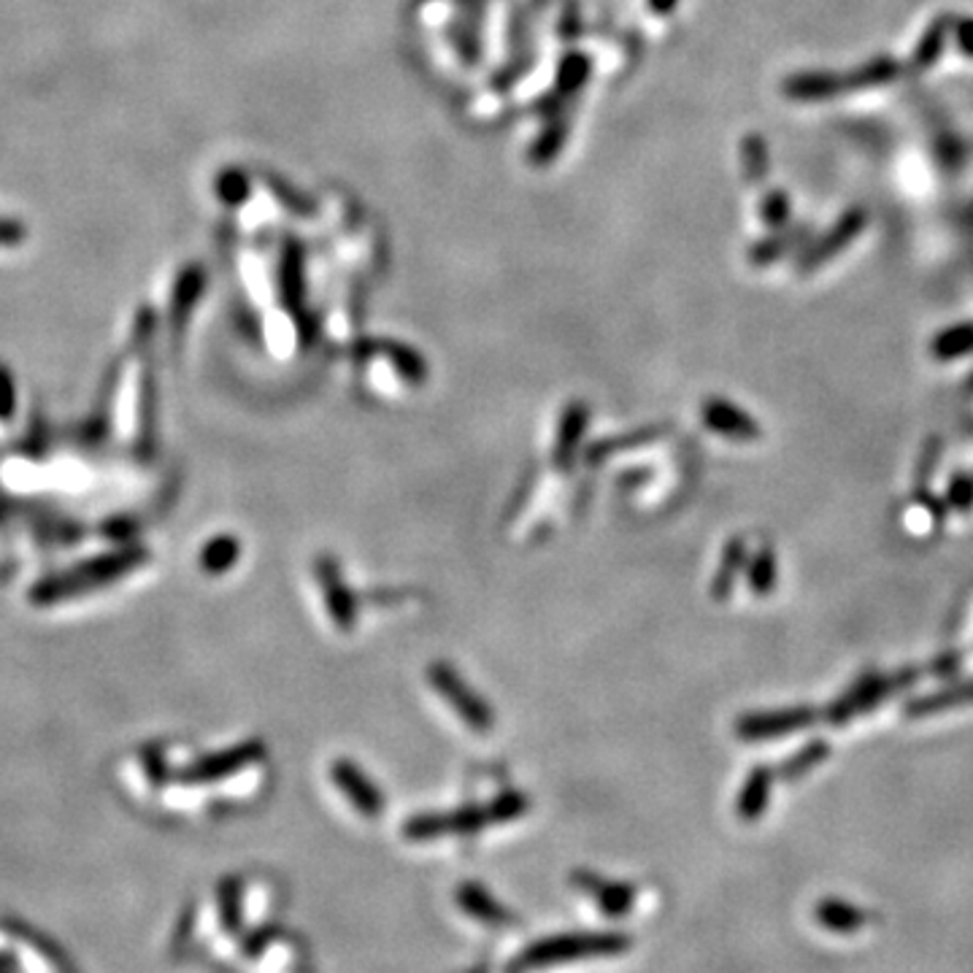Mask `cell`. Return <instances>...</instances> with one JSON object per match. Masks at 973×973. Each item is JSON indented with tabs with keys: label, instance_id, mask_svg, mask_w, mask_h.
Here are the masks:
<instances>
[{
	"label": "cell",
	"instance_id": "6da1fadb",
	"mask_svg": "<svg viewBox=\"0 0 973 973\" xmlns=\"http://www.w3.org/2000/svg\"><path fill=\"white\" fill-rule=\"evenodd\" d=\"M631 944L625 933H563L527 947V952L520 958V969H544V965L574 963L587 958H616L627 952Z\"/></svg>",
	"mask_w": 973,
	"mask_h": 973
},
{
	"label": "cell",
	"instance_id": "7a4b0ae2",
	"mask_svg": "<svg viewBox=\"0 0 973 973\" xmlns=\"http://www.w3.org/2000/svg\"><path fill=\"white\" fill-rule=\"evenodd\" d=\"M916 679H920V669H900L898 674L893 676L863 674L847 689V693L838 695L836 700L827 703V709L822 711V720L833 727L849 725L855 716L869 714V711H874L884 698L903 693V689L911 687Z\"/></svg>",
	"mask_w": 973,
	"mask_h": 973
},
{
	"label": "cell",
	"instance_id": "3957f363",
	"mask_svg": "<svg viewBox=\"0 0 973 973\" xmlns=\"http://www.w3.org/2000/svg\"><path fill=\"white\" fill-rule=\"evenodd\" d=\"M425 676L427 682H431V687H436V693L458 711V716L471 727V731L479 733L492 731L495 725L492 709H489L487 700L458 674V669H452L449 663H431L427 665Z\"/></svg>",
	"mask_w": 973,
	"mask_h": 973
},
{
	"label": "cell",
	"instance_id": "277c9868",
	"mask_svg": "<svg viewBox=\"0 0 973 973\" xmlns=\"http://www.w3.org/2000/svg\"><path fill=\"white\" fill-rule=\"evenodd\" d=\"M820 720V711L814 706H789L778 711H758V714L738 716L733 731L741 741H774V738H787L789 733H798L811 727Z\"/></svg>",
	"mask_w": 973,
	"mask_h": 973
},
{
	"label": "cell",
	"instance_id": "5b68a950",
	"mask_svg": "<svg viewBox=\"0 0 973 973\" xmlns=\"http://www.w3.org/2000/svg\"><path fill=\"white\" fill-rule=\"evenodd\" d=\"M314 574L322 592H325L327 611H330L333 622H336L338 631L349 633L354 627V622H358V600H354L352 589L344 584L338 563L330 558V554H320V558L314 560Z\"/></svg>",
	"mask_w": 973,
	"mask_h": 973
},
{
	"label": "cell",
	"instance_id": "8992f818",
	"mask_svg": "<svg viewBox=\"0 0 973 973\" xmlns=\"http://www.w3.org/2000/svg\"><path fill=\"white\" fill-rule=\"evenodd\" d=\"M330 776L333 782H336V787L347 795L349 803H352L360 814L365 816L382 814V809H385V795H382V789L376 787V784L371 782L352 760L347 758L336 760L330 769Z\"/></svg>",
	"mask_w": 973,
	"mask_h": 973
},
{
	"label": "cell",
	"instance_id": "52a82bcc",
	"mask_svg": "<svg viewBox=\"0 0 973 973\" xmlns=\"http://www.w3.org/2000/svg\"><path fill=\"white\" fill-rule=\"evenodd\" d=\"M700 414H703V422L709 431L720 433V436L731 438V441H758L760 433H763L747 411L738 409L736 403H731L725 398H709Z\"/></svg>",
	"mask_w": 973,
	"mask_h": 973
},
{
	"label": "cell",
	"instance_id": "ba28073f",
	"mask_svg": "<svg viewBox=\"0 0 973 973\" xmlns=\"http://www.w3.org/2000/svg\"><path fill=\"white\" fill-rule=\"evenodd\" d=\"M265 744L263 741H247L241 747H233L227 752L220 754H211V758L200 760L198 765H192L187 771V782H214V778H222L233 771L244 769L249 763H258V760L265 758Z\"/></svg>",
	"mask_w": 973,
	"mask_h": 973
},
{
	"label": "cell",
	"instance_id": "9c48e42d",
	"mask_svg": "<svg viewBox=\"0 0 973 973\" xmlns=\"http://www.w3.org/2000/svg\"><path fill=\"white\" fill-rule=\"evenodd\" d=\"M571 882L576 887L584 889L587 895H592L595 903L600 906L606 916H622L631 911L633 900H636V889L633 884H622V882H606L603 876L592 874V871H574Z\"/></svg>",
	"mask_w": 973,
	"mask_h": 973
},
{
	"label": "cell",
	"instance_id": "30bf717a",
	"mask_svg": "<svg viewBox=\"0 0 973 973\" xmlns=\"http://www.w3.org/2000/svg\"><path fill=\"white\" fill-rule=\"evenodd\" d=\"M814 920L816 925H822L825 931L836 933V936H855L863 927H869L876 920L871 911L860 909V906L849 903L841 898H822L814 906Z\"/></svg>",
	"mask_w": 973,
	"mask_h": 973
},
{
	"label": "cell",
	"instance_id": "8fae6325",
	"mask_svg": "<svg viewBox=\"0 0 973 973\" xmlns=\"http://www.w3.org/2000/svg\"><path fill=\"white\" fill-rule=\"evenodd\" d=\"M454 898H458L460 909H463L465 914L485 922V925H509V922H514V914H511V911L489 893L485 884L463 882L458 887V895H454Z\"/></svg>",
	"mask_w": 973,
	"mask_h": 973
},
{
	"label": "cell",
	"instance_id": "7c38bea8",
	"mask_svg": "<svg viewBox=\"0 0 973 973\" xmlns=\"http://www.w3.org/2000/svg\"><path fill=\"white\" fill-rule=\"evenodd\" d=\"M973 703V679L952 684V687H944L938 693L920 695V698H911L903 706V714L909 720H922V716H936L947 709H958V706Z\"/></svg>",
	"mask_w": 973,
	"mask_h": 973
},
{
	"label": "cell",
	"instance_id": "4fadbf2b",
	"mask_svg": "<svg viewBox=\"0 0 973 973\" xmlns=\"http://www.w3.org/2000/svg\"><path fill=\"white\" fill-rule=\"evenodd\" d=\"M774 778L776 774L765 765H758V769L749 771L747 782H744L741 793H738V803H736V814L741 816L744 822H754L765 814L769 809V800H771V787H774Z\"/></svg>",
	"mask_w": 973,
	"mask_h": 973
},
{
	"label": "cell",
	"instance_id": "5bb4252c",
	"mask_svg": "<svg viewBox=\"0 0 973 973\" xmlns=\"http://www.w3.org/2000/svg\"><path fill=\"white\" fill-rule=\"evenodd\" d=\"M589 422V409L587 403H571L563 411L558 425V441H554V463L569 469L571 460H574L576 447H579L584 431H587Z\"/></svg>",
	"mask_w": 973,
	"mask_h": 973
},
{
	"label": "cell",
	"instance_id": "9a60e30c",
	"mask_svg": "<svg viewBox=\"0 0 973 973\" xmlns=\"http://www.w3.org/2000/svg\"><path fill=\"white\" fill-rule=\"evenodd\" d=\"M747 541L741 536L731 538L722 552L720 569H716L714 579H711V598L714 600H727L736 587V579L741 571H747Z\"/></svg>",
	"mask_w": 973,
	"mask_h": 973
},
{
	"label": "cell",
	"instance_id": "2e32d148",
	"mask_svg": "<svg viewBox=\"0 0 973 973\" xmlns=\"http://www.w3.org/2000/svg\"><path fill=\"white\" fill-rule=\"evenodd\" d=\"M860 227H863V214H860V211H852V214L844 216V220L838 222L836 227H833L831 236H827L825 241L820 244V247H814L809 254H806L803 269L806 271L814 269V265L825 263L827 258H833V254H836V252H841V249L847 247V244L852 241L855 236H858Z\"/></svg>",
	"mask_w": 973,
	"mask_h": 973
},
{
	"label": "cell",
	"instance_id": "e0dca14e",
	"mask_svg": "<svg viewBox=\"0 0 973 973\" xmlns=\"http://www.w3.org/2000/svg\"><path fill=\"white\" fill-rule=\"evenodd\" d=\"M827 754H831V744L822 741V738H814V741L803 744L798 752L789 754L774 774L782 778V782H798V778H803L809 771H814L816 765L825 763Z\"/></svg>",
	"mask_w": 973,
	"mask_h": 973
},
{
	"label": "cell",
	"instance_id": "ac0fdd59",
	"mask_svg": "<svg viewBox=\"0 0 973 973\" xmlns=\"http://www.w3.org/2000/svg\"><path fill=\"white\" fill-rule=\"evenodd\" d=\"M841 90H847V79L836 74H798L787 82L789 96L800 100L831 98Z\"/></svg>",
	"mask_w": 973,
	"mask_h": 973
},
{
	"label": "cell",
	"instance_id": "d6986e66",
	"mask_svg": "<svg viewBox=\"0 0 973 973\" xmlns=\"http://www.w3.org/2000/svg\"><path fill=\"white\" fill-rule=\"evenodd\" d=\"M747 579H749V589H752L754 595H760V598H765V595L774 592L776 554L769 544H765V547H760L758 552L747 560Z\"/></svg>",
	"mask_w": 973,
	"mask_h": 973
},
{
	"label": "cell",
	"instance_id": "ffe728a7",
	"mask_svg": "<svg viewBox=\"0 0 973 973\" xmlns=\"http://www.w3.org/2000/svg\"><path fill=\"white\" fill-rule=\"evenodd\" d=\"M931 352L936 354L938 360H955V358H963V354L973 352V325L971 322L938 333L931 344Z\"/></svg>",
	"mask_w": 973,
	"mask_h": 973
},
{
	"label": "cell",
	"instance_id": "44dd1931",
	"mask_svg": "<svg viewBox=\"0 0 973 973\" xmlns=\"http://www.w3.org/2000/svg\"><path fill=\"white\" fill-rule=\"evenodd\" d=\"M238 554H241V544H238L233 536H220L203 549L200 563H203V569L209 571V574H222V571H227L233 563H236Z\"/></svg>",
	"mask_w": 973,
	"mask_h": 973
},
{
	"label": "cell",
	"instance_id": "7402d4cb",
	"mask_svg": "<svg viewBox=\"0 0 973 973\" xmlns=\"http://www.w3.org/2000/svg\"><path fill=\"white\" fill-rule=\"evenodd\" d=\"M527 809H531V798H527L525 793L509 789V793L498 795V798L487 806L489 825H500V822L516 820V816L527 814Z\"/></svg>",
	"mask_w": 973,
	"mask_h": 973
},
{
	"label": "cell",
	"instance_id": "603a6c76",
	"mask_svg": "<svg viewBox=\"0 0 973 973\" xmlns=\"http://www.w3.org/2000/svg\"><path fill=\"white\" fill-rule=\"evenodd\" d=\"M444 833H449L447 814H416L406 820L403 825V836L409 841H431V838L444 836Z\"/></svg>",
	"mask_w": 973,
	"mask_h": 973
},
{
	"label": "cell",
	"instance_id": "cb8c5ba5",
	"mask_svg": "<svg viewBox=\"0 0 973 973\" xmlns=\"http://www.w3.org/2000/svg\"><path fill=\"white\" fill-rule=\"evenodd\" d=\"M449 833H458V836H474L482 827L489 825L487 806H463L458 811H449Z\"/></svg>",
	"mask_w": 973,
	"mask_h": 973
},
{
	"label": "cell",
	"instance_id": "d4e9b609",
	"mask_svg": "<svg viewBox=\"0 0 973 973\" xmlns=\"http://www.w3.org/2000/svg\"><path fill=\"white\" fill-rule=\"evenodd\" d=\"M220 903H222V922L230 933H236L241 927V884L236 878H225L220 887Z\"/></svg>",
	"mask_w": 973,
	"mask_h": 973
},
{
	"label": "cell",
	"instance_id": "484cf974",
	"mask_svg": "<svg viewBox=\"0 0 973 973\" xmlns=\"http://www.w3.org/2000/svg\"><path fill=\"white\" fill-rule=\"evenodd\" d=\"M660 436V431H638V433H633V436H622V438H614V441H600V444H592V447L587 449V460L589 463H598V460H603V458H609V454H614L616 449H631V447H638V444H649V441H654V438Z\"/></svg>",
	"mask_w": 973,
	"mask_h": 973
},
{
	"label": "cell",
	"instance_id": "4316f807",
	"mask_svg": "<svg viewBox=\"0 0 973 973\" xmlns=\"http://www.w3.org/2000/svg\"><path fill=\"white\" fill-rule=\"evenodd\" d=\"M938 463H941V438L931 436L925 441V449L920 454V463H916L914 471V489H925L933 482V474H936Z\"/></svg>",
	"mask_w": 973,
	"mask_h": 973
},
{
	"label": "cell",
	"instance_id": "83f0119b",
	"mask_svg": "<svg viewBox=\"0 0 973 973\" xmlns=\"http://www.w3.org/2000/svg\"><path fill=\"white\" fill-rule=\"evenodd\" d=\"M944 36H947V20H938L936 25L927 27V33L922 36L920 47H916V54H914L916 68H927V65L938 58V52H941V47H944Z\"/></svg>",
	"mask_w": 973,
	"mask_h": 973
},
{
	"label": "cell",
	"instance_id": "f1b7e54d",
	"mask_svg": "<svg viewBox=\"0 0 973 973\" xmlns=\"http://www.w3.org/2000/svg\"><path fill=\"white\" fill-rule=\"evenodd\" d=\"M947 506L955 511H963V514L973 509V476H952L947 489Z\"/></svg>",
	"mask_w": 973,
	"mask_h": 973
},
{
	"label": "cell",
	"instance_id": "f546056e",
	"mask_svg": "<svg viewBox=\"0 0 973 973\" xmlns=\"http://www.w3.org/2000/svg\"><path fill=\"white\" fill-rule=\"evenodd\" d=\"M965 663V654L958 652V649H947V652L936 654L933 663L927 665V674L936 676V679H949V676L960 674Z\"/></svg>",
	"mask_w": 973,
	"mask_h": 973
},
{
	"label": "cell",
	"instance_id": "4dcf8cb0",
	"mask_svg": "<svg viewBox=\"0 0 973 973\" xmlns=\"http://www.w3.org/2000/svg\"><path fill=\"white\" fill-rule=\"evenodd\" d=\"M27 230L22 222L9 220V216H0V247H20L25 241Z\"/></svg>",
	"mask_w": 973,
	"mask_h": 973
},
{
	"label": "cell",
	"instance_id": "1f68e13d",
	"mask_svg": "<svg viewBox=\"0 0 973 973\" xmlns=\"http://www.w3.org/2000/svg\"><path fill=\"white\" fill-rule=\"evenodd\" d=\"M958 43L965 54H973V20H963L958 25Z\"/></svg>",
	"mask_w": 973,
	"mask_h": 973
}]
</instances>
